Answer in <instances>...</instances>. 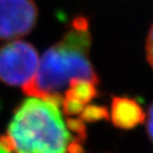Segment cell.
<instances>
[{
    "instance_id": "cell-6",
    "label": "cell",
    "mask_w": 153,
    "mask_h": 153,
    "mask_svg": "<svg viewBox=\"0 0 153 153\" xmlns=\"http://www.w3.org/2000/svg\"><path fill=\"white\" fill-rule=\"evenodd\" d=\"M98 84L94 83L89 80L74 79L69 82L68 88L65 91L63 99L74 101L85 106L87 103L98 96Z\"/></svg>"
},
{
    "instance_id": "cell-1",
    "label": "cell",
    "mask_w": 153,
    "mask_h": 153,
    "mask_svg": "<svg viewBox=\"0 0 153 153\" xmlns=\"http://www.w3.org/2000/svg\"><path fill=\"white\" fill-rule=\"evenodd\" d=\"M91 34L87 17L76 16L60 41L48 48L39 61L35 76L22 91L28 96L62 104V91L74 79L89 80L99 84L91 60Z\"/></svg>"
},
{
    "instance_id": "cell-10",
    "label": "cell",
    "mask_w": 153,
    "mask_h": 153,
    "mask_svg": "<svg viewBox=\"0 0 153 153\" xmlns=\"http://www.w3.org/2000/svg\"><path fill=\"white\" fill-rule=\"evenodd\" d=\"M146 56L147 61L153 69V25L150 28L146 39Z\"/></svg>"
},
{
    "instance_id": "cell-7",
    "label": "cell",
    "mask_w": 153,
    "mask_h": 153,
    "mask_svg": "<svg viewBox=\"0 0 153 153\" xmlns=\"http://www.w3.org/2000/svg\"><path fill=\"white\" fill-rule=\"evenodd\" d=\"M79 117L83 122H96L110 119V112L103 105L89 104L84 106Z\"/></svg>"
},
{
    "instance_id": "cell-5",
    "label": "cell",
    "mask_w": 153,
    "mask_h": 153,
    "mask_svg": "<svg viewBox=\"0 0 153 153\" xmlns=\"http://www.w3.org/2000/svg\"><path fill=\"white\" fill-rule=\"evenodd\" d=\"M110 119L114 127L132 130L146 121V113L136 99L114 96L111 104Z\"/></svg>"
},
{
    "instance_id": "cell-9",
    "label": "cell",
    "mask_w": 153,
    "mask_h": 153,
    "mask_svg": "<svg viewBox=\"0 0 153 153\" xmlns=\"http://www.w3.org/2000/svg\"><path fill=\"white\" fill-rule=\"evenodd\" d=\"M62 108H63V113L66 116H69L70 117V116H74V115H80V113L84 108V105L80 104L78 102H74V101L63 99Z\"/></svg>"
},
{
    "instance_id": "cell-8",
    "label": "cell",
    "mask_w": 153,
    "mask_h": 153,
    "mask_svg": "<svg viewBox=\"0 0 153 153\" xmlns=\"http://www.w3.org/2000/svg\"><path fill=\"white\" fill-rule=\"evenodd\" d=\"M66 127L67 129L69 130L70 133H72L76 136L80 137V138L86 139L87 136V132H86V127L84 122L82 121L80 118H72V117H68L66 119Z\"/></svg>"
},
{
    "instance_id": "cell-3",
    "label": "cell",
    "mask_w": 153,
    "mask_h": 153,
    "mask_svg": "<svg viewBox=\"0 0 153 153\" xmlns=\"http://www.w3.org/2000/svg\"><path fill=\"white\" fill-rule=\"evenodd\" d=\"M39 64L33 45L14 41L0 48V81L10 86H24L35 76Z\"/></svg>"
},
{
    "instance_id": "cell-4",
    "label": "cell",
    "mask_w": 153,
    "mask_h": 153,
    "mask_svg": "<svg viewBox=\"0 0 153 153\" xmlns=\"http://www.w3.org/2000/svg\"><path fill=\"white\" fill-rule=\"evenodd\" d=\"M38 9L34 0H0V39L27 35L36 26Z\"/></svg>"
},
{
    "instance_id": "cell-2",
    "label": "cell",
    "mask_w": 153,
    "mask_h": 153,
    "mask_svg": "<svg viewBox=\"0 0 153 153\" xmlns=\"http://www.w3.org/2000/svg\"><path fill=\"white\" fill-rule=\"evenodd\" d=\"M7 135L12 153H84V139L67 129L59 106L28 98L17 106Z\"/></svg>"
},
{
    "instance_id": "cell-11",
    "label": "cell",
    "mask_w": 153,
    "mask_h": 153,
    "mask_svg": "<svg viewBox=\"0 0 153 153\" xmlns=\"http://www.w3.org/2000/svg\"><path fill=\"white\" fill-rule=\"evenodd\" d=\"M146 130L149 139L153 143V103L149 106L148 114L146 115Z\"/></svg>"
}]
</instances>
